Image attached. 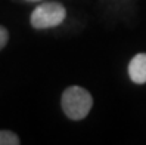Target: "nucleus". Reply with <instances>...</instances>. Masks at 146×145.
<instances>
[{
  "label": "nucleus",
  "instance_id": "nucleus-6",
  "mask_svg": "<svg viewBox=\"0 0 146 145\" xmlns=\"http://www.w3.org/2000/svg\"><path fill=\"white\" fill-rule=\"evenodd\" d=\"M27 2H40V0H27Z\"/></svg>",
  "mask_w": 146,
  "mask_h": 145
},
{
  "label": "nucleus",
  "instance_id": "nucleus-2",
  "mask_svg": "<svg viewBox=\"0 0 146 145\" xmlns=\"http://www.w3.org/2000/svg\"><path fill=\"white\" fill-rule=\"evenodd\" d=\"M66 16V9L58 2H46L38 5L33 11L30 22L34 28L46 30L61 25Z\"/></svg>",
  "mask_w": 146,
  "mask_h": 145
},
{
  "label": "nucleus",
  "instance_id": "nucleus-5",
  "mask_svg": "<svg viewBox=\"0 0 146 145\" xmlns=\"http://www.w3.org/2000/svg\"><path fill=\"white\" fill-rule=\"evenodd\" d=\"M7 40H9V31L3 25H0V50L7 45Z\"/></svg>",
  "mask_w": 146,
  "mask_h": 145
},
{
  "label": "nucleus",
  "instance_id": "nucleus-1",
  "mask_svg": "<svg viewBox=\"0 0 146 145\" xmlns=\"http://www.w3.org/2000/svg\"><path fill=\"white\" fill-rule=\"evenodd\" d=\"M62 110L71 120H83L87 117L93 107V98L90 92L80 86H70L62 93Z\"/></svg>",
  "mask_w": 146,
  "mask_h": 145
},
{
  "label": "nucleus",
  "instance_id": "nucleus-3",
  "mask_svg": "<svg viewBox=\"0 0 146 145\" xmlns=\"http://www.w3.org/2000/svg\"><path fill=\"white\" fill-rule=\"evenodd\" d=\"M128 77L136 84L146 83V53H137L128 64Z\"/></svg>",
  "mask_w": 146,
  "mask_h": 145
},
{
  "label": "nucleus",
  "instance_id": "nucleus-4",
  "mask_svg": "<svg viewBox=\"0 0 146 145\" xmlns=\"http://www.w3.org/2000/svg\"><path fill=\"white\" fill-rule=\"evenodd\" d=\"M19 136L11 130H0V145H18Z\"/></svg>",
  "mask_w": 146,
  "mask_h": 145
}]
</instances>
